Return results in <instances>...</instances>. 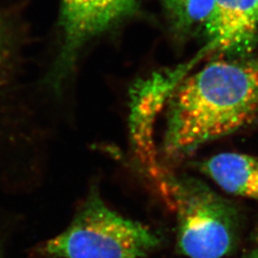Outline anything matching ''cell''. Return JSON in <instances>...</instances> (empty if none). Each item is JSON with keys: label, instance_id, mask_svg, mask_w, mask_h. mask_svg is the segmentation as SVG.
Here are the masks:
<instances>
[{"label": "cell", "instance_id": "6da1fadb", "mask_svg": "<svg viewBox=\"0 0 258 258\" xmlns=\"http://www.w3.org/2000/svg\"><path fill=\"white\" fill-rule=\"evenodd\" d=\"M23 14L0 9V188L38 182L51 136L42 85L31 58Z\"/></svg>", "mask_w": 258, "mask_h": 258}, {"label": "cell", "instance_id": "7a4b0ae2", "mask_svg": "<svg viewBox=\"0 0 258 258\" xmlns=\"http://www.w3.org/2000/svg\"><path fill=\"white\" fill-rule=\"evenodd\" d=\"M258 113V60L214 61L189 77L169 106L164 152L172 160L245 126Z\"/></svg>", "mask_w": 258, "mask_h": 258}, {"label": "cell", "instance_id": "3957f363", "mask_svg": "<svg viewBox=\"0 0 258 258\" xmlns=\"http://www.w3.org/2000/svg\"><path fill=\"white\" fill-rule=\"evenodd\" d=\"M160 243L147 226L111 210L92 185L64 231L36 252L46 258H143Z\"/></svg>", "mask_w": 258, "mask_h": 258}, {"label": "cell", "instance_id": "277c9868", "mask_svg": "<svg viewBox=\"0 0 258 258\" xmlns=\"http://www.w3.org/2000/svg\"><path fill=\"white\" fill-rule=\"evenodd\" d=\"M174 205L177 249L189 258H222L239 237L236 208L192 178H165L162 182Z\"/></svg>", "mask_w": 258, "mask_h": 258}, {"label": "cell", "instance_id": "5b68a950", "mask_svg": "<svg viewBox=\"0 0 258 258\" xmlns=\"http://www.w3.org/2000/svg\"><path fill=\"white\" fill-rule=\"evenodd\" d=\"M133 3L134 0H60L58 48L47 75L54 90L61 89L83 45L128 13Z\"/></svg>", "mask_w": 258, "mask_h": 258}, {"label": "cell", "instance_id": "8992f818", "mask_svg": "<svg viewBox=\"0 0 258 258\" xmlns=\"http://www.w3.org/2000/svg\"><path fill=\"white\" fill-rule=\"evenodd\" d=\"M207 29L212 44L221 51L249 46L258 31V0H215Z\"/></svg>", "mask_w": 258, "mask_h": 258}, {"label": "cell", "instance_id": "52a82bcc", "mask_svg": "<svg viewBox=\"0 0 258 258\" xmlns=\"http://www.w3.org/2000/svg\"><path fill=\"white\" fill-rule=\"evenodd\" d=\"M199 167L229 194L258 199V158L239 153H221Z\"/></svg>", "mask_w": 258, "mask_h": 258}, {"label": "cell", "instance_id": "ba28073f", "mask_svg": "<svg viewBox=\"0 0 258 258\" xmlns=\"http://www.w3.org/2000/svg\"><path fill=\"white\" fill-rule=\"evenodd\" d=\"M176 20L184 26L205 25L212 19L215 0H165Z\"/></svg>", "mask_w": 258, "mask_h": 258}, {"label": "cell", "instance_id": "9c48e42d", "mask_svg": "<svg viewBox=\"0 0 258 258\" xmlns=\"http://www.w3.org/2000/svg\"><path fill=\"white\" fill-rule=\"evenodd\" d=\"M19 219L14 213L0 210V258H6L11 239L19 228Z\"/></svg>", "mask_w": 258, "mask_h": 258}, {"label": "cell", "instance_id": "30bf717a", "mask_svg": "<svg viewBox=\"0 0 258 258\" xmlns=\"http://www.w3.org/2000/svg\"><path fill=\"white\" fill-rule=\"evenodd\" d=\"M240 258H258V248L249 250Z\"/></svg>", "mask_w": 258, "mask_h": 258}]
</instances>
